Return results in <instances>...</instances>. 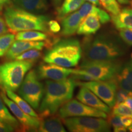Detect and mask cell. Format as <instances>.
Returning <instances> with one entry per match:
<instances>
[{"mask_svg":"<svg viewBox=\"0 0 132 132\" xmlns=\"http://www.w3.org/2000/svg\"><path fill=\"white\" fill-rule=\"evenodd\" d=\"M81 45L82 62L115 60L127 52L125 43L119 36L111 32L86 36Z\"/></svg>","mask_w":132,"mask_h":132,"instance_id":"obj_1","label":"cell"},{"mask_svg":"<svg viewBox=\"0 0 132 132\" xmlns=\"http://www.w3.org/2000/svg\"><path fill=\"white\" fill-rule=\"evenodd\" d=\"M76 86V80L72 77L57 81L46 80L44 96L38 109L39 118L56 113L64 104L72 98Z\"/></svg>","mask_w":132,"mask_h":132,"instance_id":"obj_2","label":"cell"},{"mask_svg":"<svg viewBox=\"0 0 132 132\" xmlns=\"http://www.w3.org/2000/svg\"><path fill=\"white\" fill-rule=\"evenodd\" d=\"M4 17L7 27L12 32L37 30L50 34L48 29L50 20L47 16L9 6L4 10Z\"/></svg>","mask_w":132,"mask_h":132,"instance_id":"obj_3","label":"cell"},{"mask_svg":"<svg viewBox=\"0 0 132 132\" xmlns=\"http://www.w3.org/2000/svg\"><path fill=\"white\" fill-rule=\"evenodd\" d=\"M81 56V45L78 39H66L54 43L46 52L43 59L46 63L70 68L78 65Z\"/></svg>","mask_w":132,"mask_h":132,"instance_id":"obj_4","label":"cell"},{"mask_svg":"<svg viewBox=\"0 0 132 132\" xmlns=\"http://www.w3.org/2000/svg\"><path fill=\"white\" fill-rule=\"evenodd\" d=\"M34 63L13 59L0 64V87L3 90L16 91Z\"/></svg>","mask_w":132,"mask_h":132,"instance_id":"obj_5","label":"cell"},{"mask_svg":"<svg viewBox=\"0 0 132 132\" xmlns=\"http://www.w3.org/2000/svg\"><path fill=\"white\" fill-rule=\"evenodd\" d=\"M39 80L37 72L31 70L18 89L19 95L34 110L39 109L44 94V86Z\"/></svg>","mask_w":132,"mask_h":132,"instance_id":"obj_6","label":"cell"},{"mask_svg":"<svg viewBox=\"0 0 132 132\" xmlns=\"http://www.w3.org/2000/svg\"><path fill=\"white\" fill-rule=\"evenodd\" d=\"M63 123L71 132H108L111 125L102 118L90 116L70 117L62 119Z\"/></svg>","mask_w":132,"mask_h":132,"instance_id":"obj_7","label":"cell"},{"mask_svg":"<svg viewBox=\"0 0 132 132\" xmlns=\"http://www.w3.org/2000/svg\"><path fill=\"white\" fill-rule=\"evenodd\" d=\"M122 64L117 59L82 62L78 67L95 80H108L114 77Z\"/></svg>","mask_w":132,"mask_h":132,"instance_id":"obj_8","label":"cell"},{"mask_svg":"<svg viewBox=\"0 0 132 132\" xmlns=\"http://www.w3.org/2000/svg\"><path fill=\"white\" fill-rule=\"evenodd\" d=\"M77 85L85 86L94 93L99 98L110 106L113 108L115 104V97L118 85L114 78L108 80H95L81 81L76 80Z\"/></svg>","mask_w":132,"mask_h":132,"instance_id":"obj_9","label":"cell"},{"mask_svg":"<svg viewBox=\"0 0 132 132\" xmlns=\"http://www.w3.org/2000/svg\"><path fill=\"white\" fill-rule=\"evenodd\" d=\"M59 115L62 119L80 116L107 118L106 113L85 105L75 99H71L64 104L59 108Z\"/></svg>","mask_w":132,"mask_h":132,"instance_id":"obj_10","label":"cell"},{"mask_svg":"<svg viewBox=\"0 0 132 132\" xmlns=\"http://www.w3.org/2000/svg\"><path fill=\"white\" fill-rule=\"evenodd\" d=\"M6 106L9 108L20 125V130L23 131H37L40 119L39 117H34L28 114L23 111L13 100L7 97L5 91L0 93Z\"/></svg>","mask_w":132,"mask_h":132,"instance_id":"obj_11","label":"cell"},{"mask_svg":"<svg viewBox=\"0 0 132 132\" xmlns=\"http://www.w3.org/2000/svg\"><path fill=\"white\" fill-rule=\"evenodd\" d=\"M51 40L44 41H26V40H16L13 42L9 50L6 54V57L9 60H13L18 56L31 49H37L42 50L44 47H47L50 48L54 43Z\"/></svg>","mask_w":132,"mask_h":132,"instance_id":"obj_12","label":"cell"},{"mask_svg":"<svg viewBox=\"0 0 132 132\" xmlns=\"http://www.w3.org/2000/svg\"><path fill=\"white\" fill-rule=\"evenodd\" d=\"M73 69L66 68L51 63H42L38 67L37 75L39 79L48 80H61L71 75Z\"/></svg>","mask_w":132,"mask_h":132,"instance_id":"obj_13","label":"cell"},{"mask_svg":"<svg viewBox=\"0 0 132 132\" xmlns=\"http://www.w3.org/2000/svg\"><path fill=\"white\" fill-rule=\"evenodd\" d=\"M77 98L81 103L106 113H110L111 110L110 106L86 87L81 86L77 95Z\"/></svg>","mask_w":132,"mask_h":132,"instance_id":"obj_14","label":"cell"},{"mask_svg":"<svg viewBox=\"0 0 132 132\" xmlns=\"http://www.w3.org/2000/svg\"><path fill=\"white\" fill-rule=\"evenodd\" d=\"M114 79L118 87L132 93V60L121 65Z\"/></svg>","mask_w":132,"mask_h":132,"instance_id":"obj_15","label":"cell"},{"mask_svg":"<svg viewBox=\"0 0 132 132\" xmlns=\"http://www.w3.org/2000/svg\"><path fill=\"white\" fill-rule=\"evenodd\" d=\"M40 124L37 131L40 132H65L62 119L60 116L50 115L44 118H39Z\"/></svg>","mask_w":132,"mask_h":132,"instance_id":"obj_16","label":"cell"},{"mask_svg":"<svg viewBox=\"0 0 132 132\" xmlns=\"http://www.w3.org/2000/svg\"><path fill=\"white\" fill-rule=\"evenodd\" d=\"M15 7L34 14H42L48 9L47 0H12Z\"/></svg>","mask_w":132,"mask_h":132,"instance_id":"obj_17","label":"cell"},{"mask_svg":"<svg viewBox=\"0 0 132 132\" xmlns=\"http://www.w3.org/2000/svg\"><path fill=\"white\" fill-rule=\"evenodd\" d=\"M81 20L80 14L76 11L65 16L61 20L62 24L61 35L65 37L73 36L77 32Z\"/></svg>","mask_w":132,"mask_h":132,"instance_id":"obj_18","label":"cell"},{"mask_svg":"<svg viewBox=\"0 0 132 132\" xmlns=\"http://www.w3.org/2000/svg\"><path fill=\"white\" fill-rule=\"evenodd\" d=\"M101 23L97 16L89 15L81 21L77 33L78 35H94L100 28Z\"/></svg>","mask_w":132,"mask_h":132,"instance_id":"obj_19","label":"cell"},{"mask_svg":"<svg viewBox=\"0 0 132 132\" xmlns=\"http://www.w3.org/2000/svg\"><path fill=\"white\" fill-rule=\"evenodd\" d=\"M82 20L89 15L97 16L102 24H105L111 20L110 15L104 10L97 7L90 3H85L81 5L78 11Z\"/></svg>","mask_w":132,"mask_h":132,"instance_id":"obj_20","label":"cell"},{"mask_svg":"<svg viewBox=\"0 0 132 132\" xmlns=\"http://www.w3.org/2000/svg\"><path fill=\"white\" fill-rule=\"evenodd\" d=\"M111 21L116 29L127 28L132 30V9L125 7L117 15H111Z\"/></svg>","mask_w":132,"mask_h":132,"instance_id":"obj_21","label":"cell"},{"mask_svg":"<svg viewBox=\"0 0 132 132\" xmlns=\"http://www.w3.org/2000/svg\"><path fill=\"white\" fill-rule=\"evenodd\" d=\"M84 0H64L62 4L57 7V19L61 20L65 16L80 9Z\"/></svg>","mask_w":132,"mask_h":132,"instance_id":"obj_22","label":"cell"},{"mask_svg":"<svg viewBox=\"0 0 132 132\" xmlns=\"http://www.w3.org/2000/svg\"><path fill=\"white\" fill-rule=\"evenodd\" d=\"M15 39L18 40L45 41L49 39V34L37 30L20 31L15 35Z\"/></svg>","mask_w":132,"mask_h":132,"instance_id":"obj_23","label":"cell"},{"mask_svg":"<svg viewBox=\"0 0 132 132\" xmlns=\"http://www.w3.org/2000/svg\"><path fill=\"white\" fill-rule=\"evenodd\" d=\"M5 92H6L7 97L9 98H11V100H13L20 107V108L21 109L24 113L31 116L39 117V115L36 113L34 109L22 97H21L20 95L16 94H15L13 91H11V90H5Z\"/></svg>","mask_w":132,"mask_h":132,"instance_id":"obj_24","label":"cell"},{"mask_svg":"<svg viewBox=\"0 0 132 132\" xmlns=\"http://www.w3.org/2000/svg\"><path fill=\"white\" fill-rule=\"evenodd\" d=\"M0 119L9 123L10 124L13 125L15 129L16 128L20 129V128L19 122L10 113L9 110L5 105L4 102L1 96H0Z\"/></svg>","mask_w":132,"mask_h":132,"instance_id":"obj_25","label":"cell"},{"mask_svg":"<svg viewBox=\"0 0 132 132\" xmlns=\"http://www.w3.org/2000/svg\"><path fill=\"white\" fill-rule=\"evenodd\" d=\"M15 39V35L14 34H5L0 36V57L4 56L12 45Z\"/></svg>","mask_w":132,"mask_h":132,"instance_id":"obj_26","label":"cell"},{"mask_svg":"<svg viewBox=\"0 0 132 132\" xmlns=\"http://www.w3.org/2000/svg\"><path fill=\"white\" fill-rule=\"evenodd\" d=\"M42 53L40 50L31 49L23 53L18 56L15 59L20 61H25L34 63L42 56Z\"/></svg>","mask_w":132,"mask_h":132,"instance_id":"obj_27","label":"cell"},{"mask_svg":"<svg viewBox=\"0 0 132 132\" xmlns=\"http://www.w3.org/2000/svg\"><path fill=\"white\" fill-rule=\"evenodd\" d=\"M99 4L111 15H117L120 12V8L116 0H98Z\"/></svg>","mask_w":132,"mask_h":132,"instance_id":"obj_28","label":"cell"},{"mask_svg":"<svg viewBox=\"0 0 132 132\" xmlns=\"http://www.w3.org/2000/svg\"><path fill=\"white\" fill-rule=\"evenodd\" d=\"M112 113L118 116H128L132 117V112L129 107L127 106L123 102L115 104L113 106Z\"/></svg>","mask_w":132,"mask_h":132,"instance_id":"obj_29","label":"cell"},{"mask_svg":"<svg viewBox=\"0 0 132 132\" xmlns=\"http://www.w3.org/2000/svg\"><path fill=\"white\" fill-rule=\"evenodd\" d=\"M119 36L125 45L132 46V30L127 28L119 29Z\"/></svg>","mask_w":132,"mask_h":132,"instance_id":"obj_30","label":"cell"},{"mask_svg":"<svg viewBox=\"0 0 132 132\" xmlns=\"http://www.w3.org/2000/svg\"><path fill=\"white\" fill-rule=\"evenodd\" d=\"M108 123H110V125L113 127V128H118L120 127H124L122 123L121 120H120V116L114 114L113 113H111L109 114L108 116Z\"/></svg>","mask_w":132,"mask_h":132,"instance_id":"obj_31","label":"cell"},{"mask_svg":"<svg viewBox=\"0 0 132 132\" xmlns=\"http://www.w3.org/2000/svg\"><path fill=\"white\" fill-rule=\"evenodd\" d=\"M130 94H131V92L127 91V90L123 89L118 87V89L116 90V93L115 104H118L124 102L125 99L127 98V97Z\"/></svg>","mask_w":132,"mask_h":132,"instance_id":"obj_32","label":"cell"},{"mask_svg":"<svg viewBox=\"0 0 132 132\" xmlns=\"http://www.w3.org/2000/svg\"><path fill=\"white\" fill-rule=\"evenodd\" d=\"M48 29L50 34L52 35V34H57L60 32L61 30V27L57 21L51 20L48 22Z\"/></svg>","mask_w":132,"mask_h":132,"instance_id":"obj_33","label":"cell"},{"mask_svg":"<svg viewBox=\"0 0 132 132\" xmlns=\"http://www.w3.org/2000/svg\"><path fill=\"white\" fill-rule=\"evenodd\" d=\"M15 128L9 123L0 119V132H12Z\"/></svg>","mask_w":132,"mask_h":132,"instance_id":"obj_34","label":"cell"},{"mask_svg":"<svg viewBox=\"0 0 132 132\" xmlns=\"http://www.w3.org/2000/svg\"><path fill=\"white\" fill-rule=\"evenodd\" d=\"M8 32V27L4 18L0 15V36L4 35Z\"/></svg>","mask_w":132,"mask_h":132,"instance_id":"obj_35","label":"cell"},{"mask_svg":"<svg viewBox=\"0 0 132 132\" xmlns=\"http://www.w3.org/2000/svg\"><path fill=\"white\" fill-rule=\"evenodd\" d=\"M123 102H124V103L127 105V106L129 107V108L131 110V111L132 112V93L130 94L127 97V98L125 99V101Z\"/></svg>","mask_w":132,"mask_h":132,"instance_id":"obj_36","label":"cell"},{"mask_svg":"<svg viewBox=\"0 0 132 132\" xmlns=\"http://www.w3.org/2000/svg\"><path fill=\"white\" fill-rule=\"evenodd\" d=\"M127 128L125 127H120L114 128V131L115 132H125L127 131Z\"/></svg>","mask_w":132,"mask_h":132,"instance_id":"obj_37","label":"cell"},{"mask_svg":"<svg viewBox=\"0 0 132 132\" xmlns=\"http://www.w3.org/2000/svg\"><path fill=\"white\" fill-rule=\"evenodd\" d=\"M62 2V0H53V5L55 7H59L61 3Z\"/></svg>","mask_w":132,"mask_h":132,"instance_id":"obj_38","label":"cell"},{"mask_svg":"<svg viewBox=\"0 0 132 132\" xmlns=\"http://www.w3.org/2000/svg\"><path fill=\"white\" fill-rule=\"evenodd\" d=\"M11 2V0H0V4L1 5H7L9 4Z\"/></svg>","mask_w":132,"mask_h":132,"instance_id":"obj_39","label":"cell"},{"mask_svg":"<svg viewBox=\"0 0 132 132\" xmlns=\"http://www.w3.org/2000/svg\"><path fill=\"white\" fill-rule=\"evenodd\" d=\"M116 1L121 4H127L130 3V0H116Z\"/></svg>","mask_w":132,"mask_h":132,"instance_id":"obj_40","label":"cell"},{"mask_svg":"<svg viewBox=\"0 0 132 132\" xmlns=\"http://www.w3.org/2000/svg\"><path fill=\"white\" fill-rule=\"evenodd\" d=\"M85 1H88V2H89L90 3H92V4L95 5V6H98V5L100 4H99L98 0H85Z\"/></svg>","mask_w":132,"mask_h":132,"instance_id":"obj_41","label":"cell"},{"mask_svg":"<svg viewBox=\"0 0 132 132\" xmlns=\"http://www.w3.org/2000/svg\"><path fill=\"white\" fill-rule=\"evenodd\" d=\"M2 9H3V6L2 5L0 4V12H1V11H2Z\"/></svg>","mask_w":132,"mask_h":132,"instance_id":"obj_42","label":"cell"},{"mask_svg":"<svg viewBox=\"0 0 132 132\" xmlns=\"http://www.w3.org/2000/svg\"><path fill=\"white\" fill-rule=\"evenodd\" d=\"M130 6H131V7L132 9V0H130Z\"/></svg>","mask_w":132,"mask_h":132,"instance_id":"obj_43","label":"cell"},{"mask_svg":"<svg viewBox=\"0 0 132 132\" xmlns=\"http://www.w3.org/2000/svg\"><path fill=\"white\" fill-rule=\"evenodd\" d=\"M131 58H132V53H131Z\"/></svg>","mask_w":132,"mask_h":132,"instance_id":"obj_44","label":"cell"}]
</instances>
